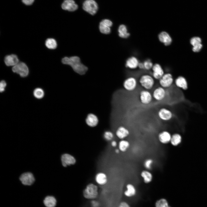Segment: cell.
I'll use <instances>...</instances> for the list:
<instances>
[{"label": "cell", "instance_id": "1", "mask_svg": "<svg viewBox=\"0 0 207 207\" xmlns=\"http://www.w3.org/2000/svg\"><path fill=\"white\" fill-rule=\"evenodd\" d=\"M62 62L64 64L70 66L75 72L81 75L84 74L88 70L87 68L81 63L78 56L65 57L62 58Z\"/></svg>", "mask_w": 207, "mask_h": 207}, {"label": "cell", "instance_id": "2", "mask_svg": "<svg viewBox=\"0 0 207 207\" xmlns=\"http://www.w3.org/2000/svg\"><path fill=\"white\" fill-rule=\"evenodd\" d=\"M155 80L152 76L148 74H144L140 76L139 82L141 86L145 89L150 90L152 89L155 85Z\"/></svg>", "mask_w": 207, "mask_h": 207}, {"label": "cell", "instance_id": "3", "mask_svg": "<svg viewBox=\"0 0 207 207\" xmlns=\"http://www.w3.org/2000/svg\"><path fill=\"white\" fill-rule=\"evenodd\" d=\"M98 188L95 185L90 183L86 186L83 192L84 198L87 199L92 200L96 198L98 196Z\"/></svg>", "mask_w": 207, "mask_h": 207}, {"label": "cell", "instance_id": "4", "mask_svg": "<svg viewBox=\"0 0 207 207\" xmlns=\"http://www.w3.org/2000/svg\"><path fill=\"white\" fill-rule=\"evenodd\" d=\"M83 9L91 15H94L98 9V5L94 0H86L83 3Z\"/></svg>", "mask_w": 207, "mask_h": 207}, {"label": "cell", "instance_id": "5", "mask_svg": "<svg viewBox=\"0 0 207 207\" xmlns=\"http://www.w3.org/2000/svg\"><path fill=\"white\" fill-rule=\"evenodd\" d=\"M137 86V81L136 78L134 76H129L124 80L123 86L124 89L126 91L131 92L134 91Z\"/></svg>", "mask_w": 207, "mask_h": 207}, {"label": "cell", "instance_id": "6", "mask_svg": "<svg viewBox=\"0 0 207 207\" xmlns=\"http://www.w3.org/2000/svg\"><path fill=\"white\" fill-rule=\"evenodd\" d=\"M13 71L19 74L21 77L26 76L29 73V69L26 64L23 62H19L18 64L13 66Z\"/></svg>", "mask_w": 207, "mask_h": 207}, {"label": "cell", "instance_id": "7", "mask_svg": "<svg viewBox=\"0 0 207 207\" xmlns=\"http://www.w3.org/2000/svg\"><path fill=\"white\" fill-rule=\"evenodd\" d=\"M174 79L172 75L170 73H164L159 80L160 86L164 89L170 87L172 85Z\"/></svg>", "mask_w": 207, "mask_h": 207}, {"label": "cell", "instance_id": "8", "mask_svg": "<svg viewBox=\"0 0 207 207\" xmlns=\"http://www.w3.org/2000/svg\"><path fill=\"white\" fill-rule=\"evenodd\" d=\"M139 95L140 101L143 104L147 105L152 101L153 98L152 94L149 90L145 89L141 90L139 92Z\"/></svg>", "mask_w": 207, "mask_h": 207}, {"label": "cell", "instance_id": "9", "mask_svg": "<svg viewBox=\"0 0 207 207\" xmlns=\"http://www.w3.org/2000/svg\"><path fill=\"white\" fill-rule=\"evenodd\" d=\"M158 116L161 120L167 121L171 120L173 117V113L170 110L165 108H162L158 112Z\"/></svg>", "mask_w": 207, "mask_h": 207}, {"label": "cell", "instance_id": "10", "mask_svg": "<svg viewBox=\"0 0 207 207\" xmlns=\"http://www.w3.org/2000/svg\"><path fill=\"white\" fill-rule=\"evenodd\" d=\"M153 98L157 101H161L165 98L166 92L165 89L160 86L155 88L152 93Z\"/></svg>", "mask_w": 207, "mask_h": 207}, {"label": "cell", "instance_id": "11", "mask_svg": "<svg viewBox=\"0 0 207 207\" xmlns=\"http://www.w3.org/2000/svg\"><path fill=\"white\" fill-rule=\"evenodd\" d=\"M152 70V76L155 80H159L164 74L163 68L159 64H154Z\"/></svg>", "mask_w": 207, "mask_h": 207}, {"label": "cell", "instance_id": "12", "mask_svg": "<svg viewBox=\"0 0 207 207\" xmlns=\"http://www.w3.org/2000/svg\"><path fill=\"white\" fill-rule=\"evenodd\" d=\"M22 183L26 185H30L34 183L35 179L32 173L27 172L22 174L20 177Z\"/></svg>", "mask_w": 207, "mask_h": 207}, {"label": "cell", "instance_id": "13", "mask_svg": "<svg viewBox=\"0 0 207 207\" xmlns=\"http://www.w3.org/2000/svg\"><path fill=\"white\" fill-rule=\"evenodd\" d=\"M112 25V22L110 20L105 19L99 23V29L100 32L104 34H108L111 32L110 27Z\"/></svg>", "mask_w": 207, "mask_h": 207}, {"label": "cell", "instance_id": "14", "mask_svg": "<svg viewBox=\"0 0 207 207\" xmlns=\"http://www.w3.org/2000/svg\"><path fill=\"white\" fill-rule=\"evenodd\" d=\"M61 160L62 164L64 167L74 165L76 162L75 158L73 156L67 153L64 154L62 156Z\"/></svg>", "mask_w": 207, "mask_h": 207}, {"label": "cell", "instance_id": "15", "mask_svg": "<svg viewBox=\"0 0 207 207\" xmlns=\"http://www.w3.org/2000/svg\"><path fill=\"white\" fill-rule=\"evenodd\" d=\"M159 41L165 46L169 45L171 43L172 39L168 32L165 31H162L158 35Z\"/></svg>", "mask_w": 207, "mask_h": 207}, {"label": "cell", "instance_id": "16", "mask_svg": "<svg viewBox=\"0 0 207 207\" xmlns=\"http://www.w3.org/2000/svg\"><path fill=\"white\" fill-rule=\"evenodd\" d=\"M62 7L64 10L73 12L78 9V5L73 0H64L62 5Z\"/></svg>", "mask_w": 207, "mask_h": 207}, {"label": "cell", "instance_id": "17", "mask_svg": "<svg viewBox=\"0 0 207 207\" xmlns=\"http://www.w3.org/2000/svg\"><path fill=\"white\" fill-rule=\"evenodd\" d=\"M171 136L168 131H163L158 134V139L160 143L166 144L170 142Z\"/></svg>", "mask_w": 207, "mask_h": 207}, {"label": "cell", "instance_id": "18", "mask_svg": "<svg viewBox=\"0 0 207 207\" xmlns=\"http://www.w3.org/2000/svg\"><path fill=\"white\" fill-rule=\"evenodd\" d=\"M139 63L137 57L131 56L127 59L125 62V66L129 69H135L138 67Z\"/></svg>", "mask_w": 207, "mask_h": 207}, {"label": "cell", "instance_id": "19", "mask_svg": "<svg viewBox=\"0 0 207 207\" xmlns=\"http://www.w3.org/2000/svg\"><path fill=\"white\" fill-rule=\"evenodd\" d=\"M130 131L129 129L124 126H122L118 127L116 132V136L121 140L124 139L128 137Z\"/></svg>", "mask_w": 207, "mask_h": 207}, {"label": "cell", "instance_id": "20", "mask_svg": "<svg viewBox=\"0 0 207 207\" xmlns=\"http://www.w3.org/2000/svg\"><path fill=\"white\" fill-rule=\"evenodd\" d=\"M5 64L8 66H14L19 62V59L17 56L11 54L6 56L4 59Z\"/></svg>", "mask_w": 207, "mask_h": 207}, {"label": "cell", "instance_id": "21", "mask_svg": "<svg viewBox=\"0 0 207 207\" xmlns=\"http://www.w3.org/2000/svg\"><path fill=\"white\" fill-rule=\"evenodd\" d=\"M175 84L178 87L184 90H186L188 88V85L186 79L182 76L177 77L175 80Z\"/></svg>", "mask_w": 207, "mask_h": 207}, {"label": "cell", "instance_id": "22", "mask_svg": "<svg viewBox=\"0 0 207 207\" xmlns=\"http://www.w3.org/2000/svg\"><path fill=\"white\" fill-rule=\"evenodd\" d=\"M140 175L143 178L144 182L146 184L149 183L152 181L153 175L149 170H142Z\"/></svg>", "mask_w": 207, "mask_h": 207}, {"label": "cell", "instance_id": "23", "mask_svg": "<svg viewBox=\"0 0 207 207\" xmlns=\"http://www.w3.org/2000/svg\"><path fill=\"white\" fill-rule=\"evenodd\" d=\"M118 32L119 36L123 39H127L130 35L126 26L124 24H122L119 26Z\"/></svg>", "mask_w": 207, "mask_h": 207}, {"label": "cell", "instance_id": "24", "mask_svg": "<svg viewBox=\"0 0 207 207\" xmlns=\"http://www.w3.org/2000/svg\"><path fill=\"white\" fill-rule=\"evenodd\" d=\"M86 122L88 126L93 127L96 126L97 125L98 120L96 115L93 114H90L87 116Z\"/></svg>", "mask_w": 207, "mask_h": 207}, {"label": "cell", "instance_id": "25", "mask_svg": "<svg viewBox=\"0 0 207 207\" xmlns=\"http://www.w3.org/2000/svg\"><path fill=\"white\" fill-rule=\"evenodd\" d=\"M55 198L52 196H47L44 199L43 202L46 207H55L57 204Z\"/></svg>", "mask_w": 207, "mask_h": 207}, {"label": "cell", "instance_id": "26", "mask_svg": "<svg viewBox=\"0 0 207 207\" xmlns=\"http://www.w3.org/2000/svg\"><path fill=\"white\" fill-rule=\"evenodd\" d=\"M95 180L98 184L103 185L105 184L107 182V176L103 172H99L96 175Z\"/></svg>", "mask_w": 207, "mask_h": 207}, {"label": "cell", "instance_id": "27", "mask_svg": "<svg viewBox=\"0 0 207 207\" xmlns=\"http://www.w3.org/2000/svg\"><path fill=\"white\" fill-rule=\"evenodd\" d=\"M126 187L127 189L124 192V194L126 196L131 197L135 195L136 191L134 185L129 183L126 185Z\"/></svg>", "mask_w": 207, "mask_h": 207}, {"label": "cell", "instance_id": "28", "mask_svg": "<svg viewBox=\"0 0 207 207\" xmlns=\"http://www.w3.org/2000/svg\"><path fill=\"white\" fill-rule=\"evenodd\" d=\"M130 146L129 142L124 139L121 140L119 142L118 149L120 151L123 152H125Z\"/></svg>", "mask_w": 207, "mask_h": 207}, {"label": "cell", "instance_id": "29", "mask_svg": "<svg viewBox=\"0 0 207 207\" xmlns=\"http://www.w3.org/2000/svg\"><path fill=\"white\" fill-rule=\"evenodd\" d=\"M181 137L179 134L175 133L172 135L170 143L172 145L176 146L181 143Z\"/></svg>", "mask_w": 207, "mask_h": 207}, {"label": "cell", "instance_id": "30", "mask_svg": "<svg viewBox=\"0 0 207 207\" xmlns=\"http://www.w3.org/2000/svg\"><path fill=\"white\" fill-rule=\"evenodd\" d=\"M45 45L47 48L50 49H55L57 45L56 40L53 38L47 39L45 41Z\"/></svg>", "mask_w": 207, "mask_h": 207}, {"label": "cell", "instance_id": "31", "mask_svg": "<svg viewBox=\"0 0 207 207\" xmlns=\"http://www.w3.org/2000/svg\"><path fill=\"white\" fill-rule=\"evenodd\" d=\"M155 207H171L169 205L166 200L164 198L157 200L155 203Z\"/></svg>", "mask_w": 207, "mask_h": 207}, {"label": "cell", "instance_id": "32", "mask_svg": "<svg viewBox=\"0 0 207 207\" xmlns=\"http://www.w3.org/2000/svg\"><path fill=\"white\" fill-rule=\"evenodd\" d=\"M34 96L37 98L41 99L42 98L44 95L43 90L40 88H37L33 91Z\"/></svg>", "mask_w": 207, "mask_h": 207}, {"label": "cell", "instance_id": "33", "mask_svg": "<svg viewBox=\"0 0 207 207\" xmlns=\"http://www.w3.org/2000/svg\"><path fill=\"white\" fill-rule=\"evenodd\" d=\"M201 39L198 37H194L190 40V43L193 47L198 46L201 44Z\"/></svg>", "mask_w": 207, "mask_h": 207}, {"label": "cell", "instance_id": "34", "mask_svg": "<svg viewBox=\"0 0 207 207\" xmlns=\"http://www.w3.org/2000/svg\"><path fill=\"white\" fill-rule=\"evenodd\" d=\"M144 69L149 70L152 69L154 64L151 60L150 59H147L143 62Z\"/></svg>", "mask_w": 207, "mask_h": 207}, {"label": "cell", "instance_id": "35", "mask_svg": "<svg viewBox=\"0 0 207 207\" xmlns=\"http://www.w3.org/2000/svg\"><path fill=\"white\" fill-rule=\"evenodd\" d=\"M153 163V160L151 158H148L145 160L144 162L143 165L146 170H150L152 168Z\"/></svg>", "mask_w": 207, "mask_h": 207}, {"label": "cell", "instance_id": "36", "mask_svg": "<svg viewBox=\"0 0 207 207\" xmlns=\"http://www.w3.org/2000/svg\"><path fill=\"white\" fill-rule=\"evenodd\" d=\"M105 139L107 141H110L113 139L114 135L113 133L110 131H106L103 135Z\"/></svg>", "mask_w": 207, "mask_h": 207}, {"label": "cell", "instance_id": "37", "mask_svg": "<svg viewBox=\"0 0 207 207\" xmlns=\"http://www.w3.org/2000/svg\"><path fill=\"white\" fill-rule=\"evenodd\" d=\"M6 85V82L5 81L2 80L1 81L0 83V91L1 92H3L4 91Z\"/></svg>", "mask_w": 207, "mask_h": 207}, {"label": "cell", "instance_id": "38", "mask_svg": "<svg viewBox=\"0 0 207 207\" xmlns=\"http://www.w3.org/2000/svg\"><path fill=\"white\" fill-rule=\"evenodd\" d=\"M202 47V44L195 47H193L192 48V50L194 52H198L199 51Z\"/></svg>", "mask_w": 207, "mask_h": 207}, {"label": "cell", "instance_id": "39", "mask_svg": "<svg viewBox=\"0 0 207 207\" xmlns=\"http://www.w3.org/2000/svg\"><path fill=\"white\" fill-rule=\"evenodd\" d=\"M34 0H22V2L27 5H31L34 2Z\"/></svg>", "mask_w": 207, "mask_h": 207}, {"label": "cell", "instance_id": "40", "mask_svg": "<svg viewBox=\"0 0 207 207\" xmlns=\"http://www.w3.org/2000/svg\"><path fill=\"white\" fill-rule=\"evenodd\" d=\"M118 207H130L129 205L125 202H122L119 204Z\"/></svg>", "mask_w": 207, "mask_h": 207}, {"label": "cell", "instance_id": "41", "mask_svg": "<svg viewBox=\"0 0 207 207\" xmlns=\"http://www.w3.org/2000/svg\"><path fill=\"white\" fill-rule=\"evenodd\" d=\"M111 145L114 147H115L117 145V143L115 141H112L111 143Z\"/></svg>", "mask_w": 207, "mask_h": 207}, {"label": "cell", "instance_id": "42", "mask_svg": "<svg viewBox=\"0 0 207 207\" xmlns=\"http://www.w3.org/2000/svg\"><path fill=\"white\" fill-rule=\"evenodd\" d=\"M138 67L140 69H144V66L143 62L139 63Z\"/></svg>", "mask_w": 207, "mask_h": 207}, {"label": "cell", "instance_id": "43", "mask_svg": "<svg viewBox=\"0 0 207 207\" xmlns=\"http://www.w3.org/2000/svg\"><path fill=\"white\" fill-rule=\"evenodd\" d=\"M120 151V150L119 149H116L115 150V152L116 154H118L119 153Z\"/></svg>", "mask_w": 207, "mask_h": 207}]
</instances>
